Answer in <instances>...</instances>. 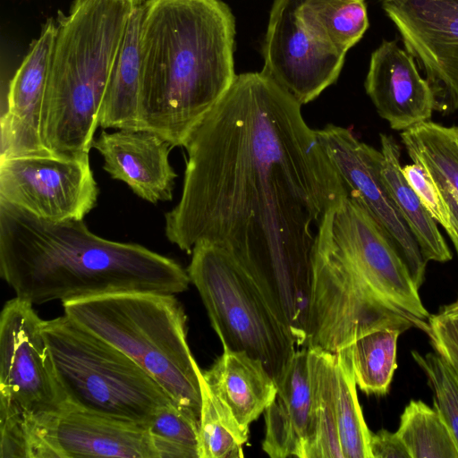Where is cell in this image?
<instances>
[{
  "mask_svg": "<svg viewBox=\"0 0 458 458\" xmlns=\"http://www.w3.org/2000/svg\"><path fill=\"white\" fill-rule=\"evenodd\" d=\"M298 103L262 71L236 74L194 128L182 194L165 233L191 254L220 247L261 284L298 346L306 338L313 258L325 219L348 194Z\"/></svg>",
  "mask_w": 458,
  "mask_h": 458,
  "instance_id": "cell-1",
  "label": "cell"
},
{
  "mask_svg": "<svg viewBox=\"0 0 458 458\" xmlns=\"http://www.w3.org/2000/svg\"><path fill=\"white\" fill-rule=\"evenodd\" d=\"M429 316L388 234L361 204L344 196L316 246L302 347L335 353L378 329L425 333Z\"/></svg>",
  "mask_w": 458,
  "mask_h": 458,
  "instance_id": "cell-2",
  "label": "cell"
},
{
  "mask_svg": "<svg viewBox=\"0 0 458 458\" xmlns=\"http://www.w3.org/2000/svg\"><path fill=\"white\" fill-rule=\"evenodd\" d=\"M0 275L15 297L32 305L121 293L175 295L191 283L174 259L100 237L83 219L47 220L4 201Z\"/></svg>",
  "mask_w": 458,
  "mask_h": 458,
  "instance_id": "cell-3",
  "label": "cell"
},
{
  "mask_svg": "<svg viewBox=\"0 0 458 458\" xmlns=\"http://www.w3.org/2000/svg\"><path fill=\"white\" fill-rule=\"evenodd\" d=\"M235 21L221 0H147L139 37V129L183 147L236 76Z\"/></svg>",
  "mask_w": 458,
  "mask_h": 458,
  "instance_id": "cell-4",
  "label": "cell"
},
{
  "mask_svg": "<svg viewBox=\"0 0 458 458\" xmlns=\"http://www.w3.org/2000/svg\"><path fill=\"white\" fill-rule=\"evenodd\" d=\"M132 0H74L58 12L42 135L55 157L89 154Z\"/></svg>",
  "mask_w": 458,
  "mask_h": 458,
  "instance_id": "cell-5",
  "label": "cell"
},
{
  "mask_svg": "<svg viewBox=\"0 0 458 458\" xmlns=\"http://www.w3.org/2000/svg\"><path fill=\"white\" fill-rule=\"evenodd\" d=\"M64 314L136 361L180 408L199 419V367L174 295L121 293L63 303Z\"/></svg>",
  "mask_w": 458,
  "mask_h": 458,
  "instance_id": "cell-6",
  "label": "cell"
},
{
  "mask_svg": "<svg viewBox=\"0 0 458 458\" xmlns=\"http://www.w3.org/2000/svg\"><path fill=\"white\" fill-rule=\"evenodd\" d=\"M43 333L71 406L147 427L174 403L131 357L65 314L43 320Z\"/></svg>",
  "mask_w": 458,
  "mask_h": 458,
  "instance_id": "cell-7",
  "label": "cell"
},
{
  "mask_svg": "<svg viewBox=\"0 0 458 458\" xmlns=\"http://www.w3.org/2000/svg\"><path fill=\"white\" fill-rule=\"evenodd\" d=\"M187 272L223 348L259 360L277 385L297 343L258 279L228 251L205 242L194 246Z\"/></svg>",
  "mask_w": 458,
  "mask_h": 458,
  "instance_id": "cell-8",
  "label": "cell"
},
{
  "mask_svg": "<svg viewBox=\"0 0 458 458\" xmlns=\"http://www.w3.org/2000/svg\"><path fill=\"white\" fill-rule=\"evenodd\" d=\"M33 305L17 297L0 316V409L48 419L71 405Z\"/></svg>",
  "mask_w": 458,
  "mask_h": 458,
  "instance_id": "cell-9",
  "label": "cell"
},
{
  "mask_svg": "<svg viewBox=\"0 0 458 458\" xmlns=\"http://www.w3.org/2000/svg\"><path fill=\"white\" fill-rule=\"evenodd\" d=\"M262 55V72L304 105L336 81L346 54L315 29L301 0H274Z\"/></svg>",
  "mask_w": 458,
  "mask_h": 458,
  "instance_id": "cell-10",
  "label": "cell"
},
{
  "mask_svg": "<svg viewBox=\"0 0 458 458\" xmlns=\"http://www.w3.org/2000/svg\"><path fill=\"white\" fill-rule=\"evenodd\" d=\"M98 194L89 154L0 160V201L40 218L83 219Z\"/></svg>",
  "mask_w": 458,
  "mask_h": 458,
  "instance_id": "cell-11",
  "label": "cell"
},
{
  "mask_svg": "<svg viewBox=\"0 0 458 458\" xmlns=\"http://www.w3.org/2000/svg\"><path fill=\"white\" fill-rule=\"evenodd\" d=\"M316 133L348 195L360 203L386 231L420 289L428 262L383 183L381 151L360 141L344 127L327 124L316 130Z\"/></svg>",
  "mask_w": 458,
  "mask_h": 458,
  "instance_id": "cell-12",
  "label": "cell"
},
{
  "mask_svg": "<svg viewBox=\"0 0 458 458\" xmlns=\"http://www.w3.org/2000/svg\"><path fill=\"white\" fill-rule=\"evenodd\" d=\"M382 7L424 71L437 110L458 109V0H395Z\"/></svg>",
  "mask_w": 458,
  "mask_h": 458,
  "instance_id": "cell-13",
  "label": "cell"
},
{
  "mask_svg": "<svg viewBox=\"0 0 458 458\" xmlns=\"http://www.w3.org/2000/svg\"><path fill=\"white\" fill-rule=\"evenodd\" d=\"M56 21L47 19L19 68L2 90L0 160L19 157H49L42 135L43 109ZM55 157V156H53Z\"/></svg>",
  "mask_w": 458,
  "mask_h": 458,
  "instance_id": "cell-14",
  "label": "cell"
},
{
  "mask_svg": "<svg viewBox=\"0 0 458 458\" xmlns=\"http://www.w3.org/2000/svg\"><path fill=\"white\" fill-rule=\"evenodd\" d=\"M364 87L377 114L393 130L403 131L430 120L437 110L429 81L396 40H383L373 51Z\"/></svg>",
  "mask_w": 458,
  "mask_h": 458,
  "instance_id": "cell-15",
  "label": "cell"
},
{
  "mask_svg": "<svg viewBox=\"0 0 458 458\" xmlns=\"http://www.w3.org/2000/svg\"><path fill=\"white\" fill-rule=\"evenodd\" d=\"M92 148L103 157V169L140 199L151 204L172 200L177 177L169 161L174 147L157 133L103 131L94 139Z\"/></svg>",
  "mask_w": 458,
  "mask_h": 458,
  "instance_id": "cell-16",
  "label": "cell"
},
{
  "mask_svg": "<svg viewBox=\"0 0 458 458\" xmlns=\"http://www.w3.org/2000/svg\"><path fill=\"white\" fill-rule=\"evenodd\" d=\"M47 439L56 458H157L147 427L72 406L50 420Z\"/></svg>",
  "mask_w": 458,
  "mask_h": 458,
  "instance_id": "cell-17",
  "label": "cell"
},
{
  "mask_svg": "<svg viewBox=\"0 0 458 458\" xmlns=\"http://www.w3.org/2000/svg\"><path fill=\"white\" fill-rule=\"evenodd\" d=\"M264 411L263 451L271 458H305L311 431L312 388L308 348L297 349Z\"/></svg>",
  "mask_w": 458,
  "mask_h": 458,
  "instance_id": "cell-18",
  "label": "cell"
},
{
  "mask_svg": "<svg viewBox=\"0 0 458 458\" xmlns=\"http://www.w3.org/2000/svg\"><path fill=\"white\" fill-rule=\"evenodd\" d=\"M202 375L212 393L248 432L277 389L263 363L242 351L224 348L222 355Z\"/></svg>",
  "mask_w": 458,
  "mask_h": 458,
  "instance_id": "cell-19",
  "label": "cell"
},
{
  "mask_svg": "<svg viewBox=\"0 0 458 458\" xmlns=\"http://www.w3.org/2000/svg\"><path fill=\"white\" fill-rule=\"evenodd\" d=\"M400 137L411 161L428 172L444 198L450 214L446 233L458 256V127L428 120Z\"/></svg>",
  "mask_w": 458,
  "mask_h": 458,
  "instance_id": "cell-20",
  "label": "cell"
},
{
  "mask_svg": "<svg viewBox=\"0 0 458 458\" xmlns=\"http://www.w3.org/2000/svg\"><path fill=\"white\" fill-rule=\"evenodd\" d=\"M380 175L394 205L416 240L425 260L445 263L452 259L450 249L437 223L408 183L402 172L401 149L396 140L380 133Z\"/></svg>",
  "mask_w": 458,
  "mask_h": 458,
  "instance_id": "cell-21",
  "label": "cell"
},
{
  "mask_svg": "<svg viewBox=\"0 0 458 458\" xmlns=\"http://www.w3.org/2000/svg\"><path fill=\"white\" fill-rule=\"evenodd\" d=\"M144 3L136 4L128 20L98 115L103 129H139V37Z\"/></svg>",
  "mask_w": 458,
  "mask_h": 458,
  "instance_id": "cell-22",
  "label": "cell"
},
{
  "mask_svg": "<svg viewBox=\"0 0 458 458\" xmlns=\"http://www.w3.org/2000/svg\"><path fill=\"white\" fill-rule=\"evenodd\" d=\"M312 388L311 431L305 458H343L335 403V353L308 348Z\"/></svg>",
  "mask_w": 458,
  "mask_h": 458,
  "instance_id": "cell-23",
  "label": "cell"
},
{
  "mask_svg": "<svg viewBox=\"0 0 458 458\" xmlns=\"http://www.w3.org/2000/svg\"><path fill=\"white\" fill-rule=\"evenodd\" d=\"M400 330L385 328L370 332L347 346L357 386L367 394L388 393L396 369Z\"/></svg>",
  "mask_w": 458,
  "mask_h": 458,
  "instance_id": "cell-24",
  "label": "cell"
},
{
  "mask_svg": "<svg viewBox=\"0 0 458 458\" xmlns=\"http://www.w3.org/2000/svg\"><path fill=\"white\" fill-rule=\"evenodd\" d=\"M335 403L343 458H371V431L359 403L348 347L335 352Z\"/></svg>",
  "mask_w": 458,
  "mask_h": 458,
  "instance_id": "cell-25",
  "label": "cell"
},
{
  "mask_svg": "<svg viewBox=\"0 0 458 458\" xmlns=\"http://www.w3.org/2000/svg\"><path fill=\"white\" fill-rule=\"evenodd\" d=\"M397 434L411 458H458L456 440L436 407L411 400L400 417Z\"/></svg>",
  "mask_w": 458,
  "mask_h": 458,
  "instance_id": "cell-26",
  "label": "cell"
},
{
  "mask_svg": "<svg viewBox=\"0 0 458 458\" xmlns=\"http://www.w3.org/2000/svg\"><path fill=\"white\" fill-rule=\"evenodd\" d=\"M201 411L199 428V458H242L249 432L241 428L230 411L216 397L199 372Z\"/></svg>",
  "mask_w": 458,
  "mask_h": 458,
  "instance_id": "cell-27",
  "label": "cell"
},
{
  "mask_svg": "<svg viewBox=\"0 0 458 458\" xmlns=\"http://www.w3.org/2000/svg\"><path fill=\"white\" fill-rule=\"evenodd\" d=\"M301 10L315 29L344 54L369 25L364 0H301Z\"/></svg>",
  "mask_w": 458,
  "mask_h": 458,
  "instance_id": "cell-28",
  "label": "cell"
},
{
  "mask_svg": "<svg viewBox=\"0 0 458 458\" xmlns=\"http://www.w3.org/2000/svg\"><path fill=\"white\" fill-rule=\"evenodd\" d=\"M147 428L157 458H199V419L174 403L161 407Z\"/></svg>",
  "mask_w": 458,
  "mask_h": 458,
  "instance_id": "cell-29",
  "label": "cell"
},
{
  "mask_svg": "<svg viewBox=\"0 0 458 458\" xmlns=\"http://www.w3.org/2000/svg\"><path fill=\"white\" fill-rule=\"evenodd\" d=\"M49 420L0 410V458H55L47 439Z\"/></svg>",
  "mask_w": 458,
  "mask_h": 458,
  "instance_id": "cell-30",
  "label": "cell"
},
{
  "mask_svg": "<svg viewBox=\"0 0 458 458\" xmlns=\"http://www.w3.org/2000/svg\"><path fill=\"white\" fill-rule=\"evenodd\" d=\"M414 361L427 377L436 407L450 428L458 445V377L446 361L435 351L421 354L412 351Z\"/></svg>",
  "mask_w": 458,
  "mask_h": 458,
  "instance_id": "cell-31",
  "label": "cell"
},
{
  "mask_svg": "<svg viewBox=\"0 0 458 458\" xmlns=\"http://www.w3.org/2000/svg\"><path fill=\"white\" fill-rule=\"evenodd\" d=\"M402 172L426 209L447 233L450 229L449 210L431 175L421 165L414 162L403 166Z\"/></svg>",
  "mask_w": 458,
  "mask_h": 458,
  "instance_id": "cell-32",
  "label": "cell"
},
{
  "mask_svg": "<svg viewBox=\"0 0 458 458\" xmlns=\"http://www.w3.org/2000/svg\"><path fill=\"white\" fill-rule=\"evenodd\" d=\"M430 345L458 377V326L440 310L429 316L425 331Z\"/></svg>",
  "mask_w": 458,
  "mask_h": 458,
  "instance_id": "cell-33",
  "label": "cell"
},
{
  "mask_svg": "<svg viewBox=\"0 0 458 458\" xmlns=\"http://www.w3.org/2000/svg\"><path fill=\"white\" fill-rule=\"evenodd\" d=\"M369 450L371 458H411L397 432L386 429L371 432Z\"/></svg>",
  "mask_w": 458,
  "mask_h": 458,
  "instance_id": "cell-34",
  "label": "cell"
},
{
  "mask_svg": "<svg viewBox=\"0 0 458 458\" xmlns=\"http://www.w3.org/2000/svg\"><path fill=\"white\" fill-rule=\"evenodd\" d=\"M439 310L458 326V298L454 302L444 305Z\"/></svg>",
  "mask_w": 458,
  "mask_h": 458,
  "instance_id": "cell-35",
  "label": "cell"
},
{
  "mask_svg": "<svg viewBox=\"0 0 458 458\" xmlns=\"http://www.w3.org/2000/svg\"><path fill=\"white\" fill-rule=\"evenodd\" d=\"M379 1L383 4V3L391 2V1H395V0H379Z\"/></svg>",
  "mask_w": 458,
  "mask_h": 458,
  "instance_id": "cell-36",
  "label": "cell"
},
{
  "mask_svg": "<svg viewBox=\"0 0 458 458\" xmlns=\"http://www.w3.org/2000/svg\"><path fill=\"white\" fill-rule=\"evenodd\" d=\"M132 1H135V2H138V3H144L145 0H132Z\"/></svg>",
  "mask_w": 458,
  "mask_h": 458,
  "instance_id": "cell-37",
  "label": "cell"
}]
</instances>
